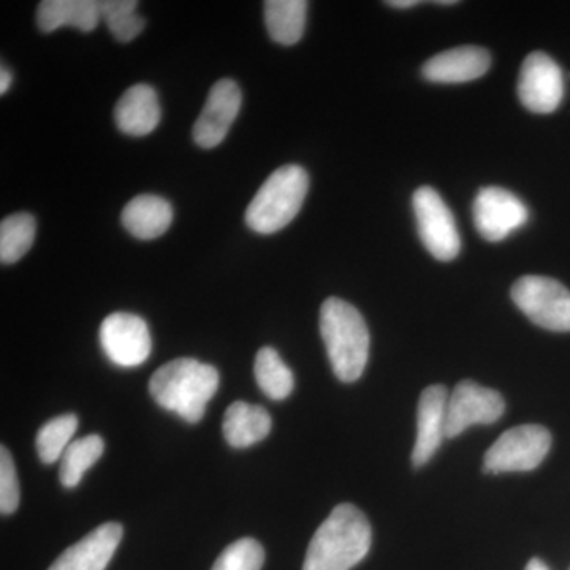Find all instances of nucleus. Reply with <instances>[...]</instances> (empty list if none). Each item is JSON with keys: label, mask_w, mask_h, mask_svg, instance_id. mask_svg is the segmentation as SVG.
<instances>
[{"label": "nucleus", "mask_w": 570, "mask_h": 570, "mask_svg": "<svg viewBox=\"0 0 570 570\" xmlns=\"http://www.w3.org/2000/svg\"><path fill=\"white\" fill-rule=\"evenodd\" d=\"M119 523H105L69 547L48 570H105L122 539Z\"/></svg>", "instance_id": "14"}, {"label": "nucleus", "mask_w": 570, "mask_h": 570, "mask_svg": "<svg viewBox=\"0 0 570 570\" xmlns=\"http://www.w3.org/2000/svg\"><path fill=\"white\" fill-rule=\"evenodd\" d=\"M268 411L246 401H235L225 411L223 431L225 441L235 449H246L264 441L272 431Z\"/></svg>", "instance_id": "19"}, {"label": "nucleus", "mask_w": 570, "mask_h": 570, "mask_svg": "<svg viewBox=\"0 0 570 570\" xmlns=\"http://www.w3.org/2000/svg\"><path fill=\"white\" fill-rule=\"evenodd\" d=\"M100 344L115 365L140 366L151 355L148 324L130 313H112L100 325Z\"/></svg>", "instance_id": "11"}, {"label": "nucleus", "mask_w": 570, "mask_h": 570, "mask_svg": "<svg viewBox=\"0 0 570 570\" xmlns=\"http://www.w3.org/2000/svg\"><path fill=\"white\" fill-rule=\"evenodd\" d=\"M472 216L480 236L487 242L499 243L528 223L530 209L515 194L490 186L479 190Z\"/></svg>", "instance_id": "8"}, {"label": "nucleus", "mask_w": 570, "mask_h": 570, "mask_svg": "<svg viewBox=\"0 0 570 570\" xmlns=\"http://www.w3.org/2000/svg\"><path fill=\"white\" fill-rule=\"evenodd\" d=\"M309 190V176L299 165H285L269 175L246 209V224L261 235L283 230L298 216Z\"/></svg>", "instance_id": "4"}, {"label": "nucleus", "mask_w": 570, "mask_h": 570, "mask_svg": "<svg viewBox=\"0 0 570 570\" xmlns=\"http://www.w3.org/2000/svg\"><path fill=\"white\" fill-rule=\"evenodd\" d=\"M449 392L444 385H431L423 390L417 407V441L412 452V464L425 466L441 448L448 426Z\"/></svg>", "instance_id": "13"}, {"label": "nucleus", "mask_w": 570, "mask_h": 570, "mask_svg": "<svg viewBox=\"0 0 570 570\" xmlns=\"http://www.w3.org/2000/svg\"><path fill=\"white\" fill-rule=\"evenodd\" d=\"M105 442L97 434L75 439L66 450L59 468V480L66 489H75L81 482L82 475L92 468L104 455Z\"/></svg>", "instance_id": "22"}, {"label": "nucleus", "mask_w": 570, "mask_h": 570, "mask_svg": "<svg viewBox=\"0 0 570 570\" xmlns=\"http://www.w3.org/2000/svg\"><path fill=\"white\" fill-rule=\"evenodd\" d=\"M307 7L305 0H266L265 24L272 40L292 47L305 33Z\"/></svg>", "instance_id": "20"}, {"label": "nucleus", "mask_w": 570, "mask_h": 570, "mask_svg": "<svg viewBox=\"0 0 570 570\" xmlns=\"http://www.w3.org/2000/svg\"><path fill=\"white\" fill-rule=\"evenodd\" d=\"M420 239L428 253L441 262L459 257L461 238L455 217L441 195L430 186L419 187L412 197Z\"/></svg>", "instance_id": "7"}, {"label": "nucleus", "mask_w": 570, "mask_h": 570, "mask_svg": "<svg viewBox=\"0 0 570 570\" xmlns=\"http://www.w3.org/2000/svg\"><path fill=\"white\" fill-rule=\"evenodd\" d=\"M243 94L234 80H219L213 86L200 116L194 124V141L200 148L219 146L242 110Z\"/></svg>", "instance_id": "12"}, {"label": "nucleus", "mask_w": 570, "mask_h": 570, "mask_svg": "<svg viewBox=\"0 0 570 570\" xmlns=\"http://www.w3.org/2000/svg\"><path fill=\"white\" fill-rule=\"evenodd\" d=\"M36 219L29 213H17L0 224V262L17 264L29 253L36 239Z\"/></svg>", "instance_id": "23"}, {"label": "nucleus", "mask_w": 570, "mask_h": 570, "mask_svg": "<svg viewBox=\"0 0 570 570\" xmlns=\"http://www.w3.org/2000/svg\"><path fill=\"white\" fill-rule=\"evenodd\" d=\"M138 2L135 0H104L99 2L100 17L107 22L108 29L116 40L129 43L145 29V20L137 13Z\"/></svg>", "instance_id": "25"}, {"label": "nucleus", "mask_w": 570, "mask_h": 570, "mask_svg": "<svg viewBox=\"0 0 570 570\" xmlns=\"http://www.w3.org/2000/svg\"><path fill=\"white\" fill-rule=\"evenodd\" d=\"M11 81H13L11 71L6 66H2V69H0V94L9 91Z\"/></svg>", "instance_id": "28"}, {"label": "nucleus", "mask_w": 570, "mask_h": 570, "mask_svg": "<svg viewBox=\"0 0 570 570\" xmlns=\"http://www.w3.org/2000/svg\"><path fill=\"white\" fill-rule=\"evenodd\" d=\"M517 91L527 110L539 115L557 111L564 99L561 67L546 52H532L521 66Z\"/></svg>", "instance_id": "10"}, {"label": "nucleus", "mask_w": 570, "mask_h": 570, "mask_svg": "<svg viewBox=\"0 0 570 570\" xmlns=\"http://www.w3.org/2000/svg\"><path fill=\"white\" fill-rule=\"evenodd\" d=\"M20 505V482L9 449H0V512L11 515Z\"/></svg>", "instance_id": "27"}, {"label": "nucleus", "mask_w": 570, "mask_h": 570, "mask_svg": "<svg viewBox=\"0 0 570 570\" xmlns=\"http://www.w3.org/2000/svg\"><path fill=\"white\" fill-rule=\"evenodd\" d=\"M115 121L122 134L145 137L160 122V105L156 89L149 85H135L122 94L115 107Z\"/></svg>", "instance_id": "16"}, {"label": "nucleus", "mask_w": 570, "mask_h": 570, "mask_svg": "<svg viewBox=\"0 0 570 570\" xmlns=\"http://www.w3.org/2000/svg\"><path fill=\"white\" fill-rule=\"evenodd\" d=\"M504 411V397L497 390L483 387L474 381L460 382L449 396L445 436H460L472 425L497 423Z\"/></svg>", "instance_id": "9"}, {"label": "nucleus", "mask_w": 570, "mask_h": 570, "mask_svg": "<svg viewBox=\"0 0 570 570\" xmlns=\"http://www.w3.org/2000/svg\"><path fill=\"white\" fill-rule=\"evenodd\" d=\"M265 550L255 539L245 538L230 543L214 562L212 570H262Z\"/></svg>", "instance_id": "26"}, {"label": "nucleus", "mask_w": 570, "mask_h": 570, "mask_svg": "<svg viewBox=\"0 0 570 570\" xmlns=\"http://www.w3.org/2000/svg\"><path fill=\"white\" fill-rule=\"evenodd\" d=\"M512 299L521 313L550 332H570V291L547 276H523L513 284Z\"/></svg>", "instance_id": "5"}, {"label": "nucleus", "mask_w": 570, "mask_h": 570, "mask_svg": "<svg viewBox=\"0 0 570 570\" xmlns=\"http://www.w3.org/2000/svg\"><path fill=\"white\" fill-rule=\"evenodd\" d=\"M491 56L485 48L459 47L433 56L423 66L425 80L441 85H460L479 80L489 71Z\"/></svg>", "instance_id": "15"}, {"label": "nucleus", "mask_w": 570, "mask_h": 570, "mask_svg": "<svg viewBox=\"0 0 570 570\" xmlns=\"http://www.w3.org/2000/svg\"><path fill=\"white\" fill-rule=\"evenodd\" d=\"M373 530L365 513L344 502L318 527L307 547L303 570H351L365 560Z\"/></svg>", "instance_id": "1"}, {"label": "nucleus", "mask_w": 570, "mask_h": 570, "mask_svg": "<svg viewBox=\"0 0 570 570\" xmlns=\"http://www.w3.org/2000/svg\"><path fill=\"white\" fill-rule=\"evenodd\" d=\"M524 570H550L547 568L546 562L542 560H539V558H534V560H531L528 562L527 569Z\"/></svg>", "instance_id": "30"}, {"label": "nucleus", "mask_w": 570, "mask_h": 570, "mask_svg": "<svg viewBox=\"0 0 570 570\" xmlns=\"http://www.w3.org/2000/svg\"><path fill=\"white\" fill-rule=\"evenodd\" d=\"M78 417L75 414H63L45 423L37 433L36 448L41 463L52 464L61 460L71 444V438L77 433Z\"/></svg>", "instance_id": "24"}, {"label": "nucleus", "mask_w": 570, "mask_h": 570, "mask_svg": "<svg viewBox=\"0 0 570 570\" xmlns=\"http://www.w3.org/2000/svg\"><path fill=\"white\" fill-rule=\"evenodd\" d=\"M124 228L135 238H159L174 223V208L159 195L142 194L132 198L121 214Z\"/></svg>", "instance_id": "17"}, {"label": "nucleus", "mask_w": 570, "mask_h": 570, "mask_svg": "<svg viewBox=\"0 0 570 570\" xmlns=\"http://www.w3.org/2000/svg\"><path fill=\"white\" fill-rule=\"evenodd\" d=\"M321 335L335 376L346 384L358 381L370 358V330L360 311L336 296L325 299Z\"/></svg>", "instance_id": "3"}, {"label": "nucleus", "mask_w": 570, "mask_h": 570, "mask_svg": "<svg viewBox=\"0 0 570 570\" xmlns=\"http://www.w3.org/2000/svg\"><path fill=\"white\" fill-rule=\"evenodd\" d=\"M551 449V434L542 425L510 428L487 450L483 459L485 474L527 472L539 468Z\"/></svg>", "instance_id": "6"}, {"label": "nucleus", "mask_w": 570, "mask_h": 570, "mask_svg": "<svg viewBox=\"0 0 570 570\" xmlns=\"http://www.w3.org/2000/svg\"><path fill=\"white\" fill-rule=\"evenodd\" d=\"M254 374L258 387L269 400L283 401L294 392V373L285 365L276 348L262 347L257 352Z\"/></svg>", "instance_id": "21"}, {"label": "nucleus", "mask_w": 570, "mask_h": 570, "mask_svg": "<svg viewBox=\"0 0 570 570\" xmlns=\"http://www.w3.org/2000/svg\"><path fill=\"white\" fill-rule=\"evenodd\" d=\"M438 6H455V0H439Z\"/></svg>", "instance_id": "31"}, {"label": "nucleus", "mask_w": 570, "mask_h": 570, "mask_svg": "<svg viewBox=\"0 0 570 570\" xmlns=\"http://www.w3.org/2000/svg\"><path fill=\"white\" fill-rule=\"evenodd\" d=\"M419 0H390L387 2L389 7H392V9H412V7L419 6Z\"/></svg>", "instance_id": "29"}, {"label": "nucleus", "mask_w": 570, "mask_h": 570, "mask_svg": "<svg viewBox=\"0 0 570 570\" xmlns=\"http://www.w3.org/2000/svg\"><path fill=\"white\" fill-rule=\"evenodd\" d=\"M219 371L195 358L165 363L149 381L153 400L187 423L204 419L206 406L219 389Z\"/></svg>", "instance_id": "2"}, {"label": "nucleus", "mask_w": 570, "mask_h": 570, "mask_svg": "<svg viewBox=\"0 0 570 570\" xmlns=\"http://www.w3.org/2000/svg\"><path fill=\"white\" fill-rule=\"evenodd\" d=\"M100 20L99 2L94 0H43L37 9V26L45 33L55 32L63 26L91 32Z\"/></svg>", "instance_id": "18"}]
</instances>
